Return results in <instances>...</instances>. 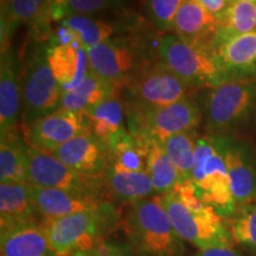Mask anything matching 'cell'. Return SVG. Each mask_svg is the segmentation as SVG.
I'll list each match as a JSON object with an SVG mask.
<instances>
[{
    "mask_svg": "<svg viewBox=\"0 0 256 256\" xmlns=\"http://www.w3.org/2000/svg\"><path fill=\"white\" fill-rule=\"evenodd\" d=\"M176 232L198 250L232 247V234L223 217L197 196L192 182H180L174 190L159 194Z\"/></svg>",
    "mask_w": 256,
    "mask_h": 256,
    "instance_id": "obj_1",
    "label": "cell"
},
{
    "mask_svg": "<svg viewBox=\"0 0 256 256\" xmlns=\"http://www.w3.org/2000/svg\"><path fill=\"white\" fill-rule=\"evenodd\" d=\"M121 223L119 210L107 200L98 209L40 220L50 246L60 256L90 255Z\"/></svg>",
    "mask_w": 256,
    "mask_h": 256,
    "instance_id": "obj_2",
    "label": "cell"
},
{
    "mask_svg": "<svg viewBox=\"0 0 256 256\" xmlns=\"http://www.w3.org/2000/svg\"><path fill=\"white\" fill-rule=\"evenodd\" d=\"M128 242L140 256H184V241L176 232L159 194L130 204L124 220Z\"/></svg>",
    "mask_w": 256,
    "mask_h": 256,
    "instance_id": "obj_3",
    "label": "cell"
},
{
    "mask_svg": "<svg viewBox=\"0 0 256 256\" xmlns=\"http://www.w3.org/2000/svg\"><path fill=\"white\" fill-rule=\"evenodd\" d=\"M191 182L202 202L220 216H234L236 203L218 136H198Z\"/></svg>",
    "mask_w": 256,
    "mask_h": 256,
    "instance_id": "obj_4",
    "label": "cell"
},
{
    "mask_svg": "<svg viewBox=\"0 0 256 256\" xmlns=\"http://www.w3.org/2000/svg\"><path fill=\"white\" fill-rule=\"evenodd\" d=\"M256 110V78H230L211 88L203 116L210 136H229L252 119Z\"/></svg>",
    "mask_w": 256,
    "mask_h": 256,
    "instance_id": "obj_5",
    "label": "cell"
},
{
    "mask_svg": "<svg viewBox=\"0 0 256 256\" xmlns=\"http://www.w3.org/2000/svg\"><path fill=\"white\" fill-rule=\"evenodd\" d=\"M36 42L19 75L22 120L24 127L56 113L62 104V90L48 60V48Z\"/></svg>",
    "mask_w": 256,
    "mask_h": 256,
    "instance_id": "obj_6",
    "label": "cell"
},
{
    "mask_svg": "<svg viewBox=\"0 0 256 256\" xmlns=\"http://www.w3.org/2000/svg\"><path fill=\"white\" fill-rule=\"evenodd\" d=\"M156 52L160 62L190 89H211L229 80L215 51L188 46L174 34H166L160 38Z\"/></svg>",
    "mask_w": 256,
    "mask_h": 256,
    "instance_id": "obj_7",
    "label": "cell"
},
{
    "mask_svg": "<svg viewBox=\"0 0 256 256\" xmlns=\"http://www.w3.org/2000/svg\"><path fill=\"white\" fill-rule=\"evenodd\" d=\"M122 89L130 101V110H159L177 104L188 98L190 90L162 62L142 64Z\"/></svg>",
    "mask_w": 256,
    "mask_h": 256,
    "instance_id": "obj_8",
    "label": "cell"
},
{
    "mask_svg": "<svg viewBox=\"0 0 256 256\" xmlns=\"http://www.w3.org/2000/svg\"><path fill=\"white\" fill-rule=\"evenodd\" d=\"M127 119L128 132L156 140L162 145L176 134L194 132L204 116L197 102L188 96L177 104L159 110H130Z\"/></svg>",
    "mask_w": 256,
    "mask_h": 256,
    "instance_id": "obj_9",
    "label": "cell"
},
{
    "mask_svg": "<svg viewBox=\"0 0 256 256\" xmlns=\"http://www.w3.org/2000/svg\"><path fill=\"white\" fill-rule=\"evenodd\" d=\"M26 183L34 186L58 188L94 200H104V178H90L78 174L52 154L28 145Z\"/></svg>",
    "mask_w": 256,
    "mask_h": 256,
    "instance_id": "obj_10",
    "label": "cell"
},
{
    "mask_svg": "<svg viewBox=\"0 0 256 256\" xmlns=\"http://www.w3.org/2000/svg\"><path fill=\"white\" fill-rule=\"evenodd\" d=\"M25 140L40 152L51 153L70 140L90 133L84 115L64 110L24 127Z\"/></svg>",
    "mask_w": 256,
    "mask_h": 256,
    "instance_id": "obj_11",
    "label": "cell"
},
{
    "mask_svg": "<svg viewBox=\"0 0 256 256\" xmlns=\"http://www.w3.org/2000/svg\"><path fill=\"white\" fill-rule=\"evenodd\" d=\"M90 69L96 75L110 82L119 90L142 66L139 54L132 44L124 40H108L87 50Z\"/></svg>",
    "mask_w": 256,
    "mask_h": 256,
    "instance_id": "obj_12",
    "label": "cell"
},
{
    "mask_svg": "<svg viewBox=\"0 0 256 256\" xmlns=\"http://www.w3.org/2000/svg\"><path fill=\"white\" fill-rule=\"evenodd\" d=\"M228 168L236 210L256 200V164L247 144L229 136H218Z\"/></svg>",
    "mask_w": 256,
    "mask_h": 256,
    "instance_id": "obj_13",
    "label": "cell"
},
{
    "mask_svg": "<svg viewBox=\"0 0 256 256\" xmlns=\"http://www.w3.org/2000/svg\"><path fill=\"white\" fill-rule=\"evenodd\" d=\"M172 32L188 46L215 51L220 20L198 0H186L176 14Z\"/></svg>",
    "mask_w": 256,
    "mask_h": 256,
    "instance_id": "obj_14",
    "label": "cell"
},
{
    "mask_svg": "<svg viewBox=\"0 0 256 256\" xmlns=\"http://www.w3.org/2000/svg\"><path fill=\"white\" fill-rule=\"evenodd\" d=\"M50 154L78 174L90 178H104L110 165V150L92 133L70 140Z\"/></svg>",
    "mask_w": 256,
    "mask_h": 256,
    "instance_id": "obj_15",
    "label": "cell"
},
{
    "mask_svg": "<svg viewBox=\"0 0 256 256\" xmlns=\"http://www.w3.org/2000/svg\"><path fill=\"white\" fill-rule=\"evenodd\" d=\"M28 190L32 206L40 220H56L81 211L94 210L106 202L58 188H40L30 184H28Z\"/></svg>",
    "mask_w": 256,
    "mask_h": 256,
    "instance_id": "obj_16",
    "label": "cell"
},
{
    "mask_svg": "<svg viewBox=\"0 0 256 256\" xmlns=\"http://www.w3.org/2000/svg\"><path fill=\"white\" fill-rule=\"evenodd\" d=\"M48 60L62 94L78 88L92 70L87 50L76 44H51Z\"/></svg>",
    "mask_w": 256,
    "mask_h": 256,
    "instance_id": "obj_17",
    "label": "cell"
},
{
    "mask_svg": "<svg viewBox=\"0 0 256 256\" xmlns=\"http://www.w3.org/2000/svg\"><path fill=\"white\" fill-rule=\"evenodd\" d=\"M2 256H60L48 241L40 220L0 228Z\"/></svg>",
    "mask_w": 256,
    "mask_h": 256,
    "instance_id": "obj_18",
    "label": "cell"
},
{
    "mask_svg": "<svg viewBox=\"0 0 256 256\" xmlns=\"http://www.w3.org/2000/svg\"><path fill=\"white\" fill-rule=\"evenodd\" d=\"M217 60L230 78H256V31L217 42Z\"/></svg>",
    "mask_w": 256,
    "mask_h": 256,
    "instance_id": "obj_19",
    "label": "cell"
},
{
    "mask_svg": "<svg viewBox=\"0 0 256 256\" xmlns=\"http://www.w3.org/2000/svg\"><path fill=\"white\" fill-rule=\"evenodd\" d=\"M22 116V92L19 74L11 50L2 52L0 64V133L2 136L17 132Z\"/></svg>",
    "mask_w": 256,
    "mask_h": 256,
    "instance_id": "obj_20",
    "label": "cell"
},
{
    "mask_svg": "<svg viewBox=\"0 0 256 256\" xmlns=\"http://www.w3.org/2000/svg\"><path fill=\"white\" fill-rule=\"evenodd\" d=\"M86 120L92 134L110 147L128 133L126 126V110L124 102L112 96L102 104L86 112Z\"/></svg>",
    "mask_w": 256,
    "mask_h": 256,
    "instance_id": "obj_21",
    "label": "cell"
},
{
    "mask_svg": "<svg viewBox=\"0 0 256 256\" xmlns=\"http://www.w3.org/2000/svg\"><path fill=\"white\" fill-rule=\"evenodd\" d=\"M104 183L106 191L124 203L132 204L156 196L148 172H128L108 166Z\"/></svg>",
    "mask_w": 256,
    "mask_h": 256,
    "instance_id": "obj_22",
    "label": "cell"
},
{
    "mask_svg": "<svg viewBox=\"0 0 256 256\" xmlns=\"http://www.w3.org/2000/svg\"><path fill=\"white\" fill-rule=\"evenodd\" d=\"M116 90L118 89L114 84L90 70L84 81L78 88L62 94L60 110L84 114L95 106L102 104L112 96H115Z\"/></svg>",
    "mask_w": 256,
    "mask_h": 256,
    "instance_id": "obj_23",
    "label": "cell"
},
{
    "mask_svg": "<svg viewBox=\"0 0 256 256\" xmlns=\"http://www.w3.org/2000/svg\"><path fill=\"white\" fill-rule=\"evenodd\" d=\"M38 220L28 196V183L0 184V223L2 228L18 223Z\"/></svg>",
    "mask_w": 256,
    "mask_h": 256,
    "instance_id": "obj_24",
    "label": "cell"
},
{
    "mask_svg": "<svg viewBox=\"0 0 256 256\" xmlns=\"http://www.w3.org/2000/svg\"><path fill=\"white\" fill-rule=\"evenodd\" d=\"M151 139L128 132L110 147V165L128 172H148Z\"/></svg>",
    "mask_w": 256,
    "mask_h": 256,
    "instance_id": "obj_25",
    "label": "cell"
},
{
    "mask_svg": "<svg viewBox=\"0 0 256 256\" xmlns=\"http://www.w3.org/2000/svg\"><path fill=\"white\" fill-rule=\"evenodd\" d=\"M28 144L17 132L2 136L0 144V182L26 183Z\"/></svg>",
    "mask_w": 256,
    "mask_h": 256,
    "instance_id": "obj_26",
    "label": "cell"
},
{
    "mask_svg": "<svg viewBox=\"0 0 256 256\" xmlns=\"http://www.w3.org/2000/svg\"><path fill=\"white\" fill-rule=\"evenodd\" d=\"M2 12L16 24H28L34 31L36 42H43L50 34L49 12L34 0H2Z\"/></svg>",
    "mask_w": 256,
    "mask_h": 256,
    "instance_id": "obj_27",
    "label": "cell"
},
{
    "mask_svg": "<svg viewBox=\"0 0 256 256\" xmlns=\"http://www.w3.org/2000/svg\"><path fill=\"white\" fill-rule=\"evenodd\" d=\"M148 174L156 194H165L180 183V176L174 162L168 158L162 144L150 142Z\"/></svg>",
    "mask_w": 256,
    "mask_h": 256,
    "instance_id": "obj_28",
    "label": "cell"
},
{
    "mask_svg": "<svg viewBox=\"0 0 256 256\" xmlns=\"http://www.w3.org/2000/svg\"><path fill=\"white\" fill-rule=\"evenodd\" d=\"M62 24L72 31L78 46L86 50L112 40L114 34V28L110 23L89 16H68Z\"/></svg>",
    "mask_w": 256,
    "mask_h": 256,
    "instance_id": "obj_29",
    "label": "cell"
},
{
    "mask_svg": "<svg viewBox=\"0 0 256 256\" xmlns=\"http://www.w3.org/2000/svg\"><path fill=\"white\" fill-rule=\"evenodd\" d=\"M197 139L198 134L194 130V132L176 134L162 144L168 158L178 170L182 182H191Z\"/></svg>",
    "mask_w": 256,
    "mask_h": 256,
    "instance_id": "obj_30",
    "label": "cell"
},
{
    "mask_svg": "<svg viewBox=\"0 0 256 256\" xmlns=\"http://www.w3.org/2000/svg\"><path fill=\"white\" fill-rule=\"evenodd\" d=\"M255 31L256 5L252 2H230L229 8L220 19L218 40Z\"/></svg>",
    "mask_w": 256,
    "mask_h": 256,
    "instance_id": "obj_31",
    "label": "cell"
},
{
    "mask_svg": "<svg viewBox=\"0 0 256 256\" xmlns=\"http://www.w3.org/2000/svg\"><path fill=\"white\" fill-rule=\"evenodd\" d=\"M232 234L236 242L256 254V200L236 210Z\"/></svg>",
    "mask_w": 256,
    "mask_h": 256,
    "instance_id": "obj_32",
    "label": "cell"
},
{
    "mask_svg": "<svg viewBox=\"0 0 256 256\" xmlns=\"http://www.w3.org/2000/svg\"><path fill=\"white\" fill-rule=\"evenodd\" d=\"M186 0H144V8L151 23L162 32H170L179 8Z\"/></svg>",
    "mask_w": 256,
    "mask_h": 256,
    "instance_id": "obj_33",
    "label": "cell"
},
{
    "mask_svg": "<svg viewBox=\"0 0 256 256\" xmlns=\"http://www.w3.org/2000/svg\"><path fill=\"white\" fill-rule=\"evenodd\" d=\"M119 4V0H68L64 8V18L68 16H89L104 11Z\"/></svg>",
    "mask_w": 256,
    "mask_h": 256,
    "instance_id": "obj_34",
    "label": "cell"
},
{
    "mask_svg": "<svg viewBox=\"0 0 256 256\" xmlns=\"http://www.w3.org/2000/svg\"><path fill=\"white\" fill-rule=\"evenodd\" d=\"M88 256H140L130 242L106 241Z\"/></svg>",
    "mask_w": 256,
    "mask_h": 256,
    "instance_id": "obj_35",
    "label": "cell"
},
{
    "mask_svg": "<svg viewBox=\"0 0 256 256\" xmlns=\"http://www.w3.org/2000/svg\"><path fill=\"white\" fill-rule=\"evenodd\" d=\"M211 14L218 19L222 18L224 12L229 8L230 0H198Z\"/></svg>",
    "mask_w": 256,
    "mask_h": 256,
    "instance_id": "obj_36",
    "label": "cell"
},
{
    "mask_svg": "<svg viewBox=\"0 0 256 256\" xmlns=\"http://www.w3.org/2000/svg\"><path fill=\"white\" fill-rule=\"evenodd\" d=\"M194 256H242L241 252L232 247H218L198 250Z\"/></svg>",
    "mask_w": 256,
    "mask_h": 256,
    "instance_id": "obj_37",
    "label": "cell"
},
{
    "mask_svg": "<svg viewBox=\"0 0 256 256\" xmlns=\"http://www.w3.org/2000/svg\"><path fill=\"white\" fill-rule=\"evenodd\" d=\"M68 0H52L50 4V18L51 20H63L64 19V8Z\"/></svg>",
    "mask_w": 256,
    "mask_h": 256,
    "instance_id": "obj_38",
    "label": "cell"
},
{
    "mask_svg": "<svg viewBox=\"0 0 256 256\" xmlns=\"http://www.w3.org/2000/svg\"><path fill=\"white\" fill-rule=\"evenodd\" d=\"M34 2H36L37 4L40 6V8H43L44 10H46V11L49 12V14H50V6H49V0H34Z\"/></svg>",
    "mask_w": 256,
    "mask_h": 256,
    "instance_id": "obj_39",
    "label": "cell"
},
{
    "mask_svg": "<svg viewBox=\"0 0 256 256\" xmlns=\"http://www.w3.org/2000/svg\"><path fill=\"white\" fill-rule=\"evenodd\" d=\"M230 2H252L256 5V0H230Z\"/></svg>",
    "mask_w": 256,
    "mask_h": 256,
    "instance_id": "obj_40",
    "label": "cell"
},
{
    "mask_svg": "<svg viewBox=\"0 0 256 256\" xmlns=\"http://www.w3.org/2000/svg\"><path fill=\"white\" fill-rule=\"evenodd\" d=\"M51 2H52V0H49V6H50V4H51Z\"/></svg>",
    "mask_w": 256,
    "mask_h": 256,
    "instance_id": "obj_41",
    "label": "cell"
}]
</instances>
